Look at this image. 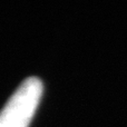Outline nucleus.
<instances>
[{
	"label": "nucleus",
	"instance_id": "obj_1",
	"mask_svg": "<svg viewBox=\"0 0 127 127\" xmlns=\"http://www.w3.org/2000/svg\"><path fill=\"white\" fill-rule=\"evenodd\" d=\"M42 89L39 78L25 79L0 112V127H29L41 99Z\"/></svg>",
	"mask_w": 127,
	"mask_h": 127
}]
</instances>
